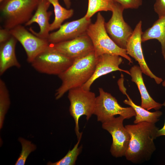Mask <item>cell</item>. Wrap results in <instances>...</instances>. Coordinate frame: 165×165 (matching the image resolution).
<instances>
[{
	"label": "cell",
	"mask_w": 165,
	"mask_h": 165,
	"mask_svg": "<svg viewBox=\"0 0 165 165\" xmlns=\"http://www.w3.org/2000/svg\"><path fill=\"white\" fill-rule=\"evenodd\" d=\"M124 93V94L127 96L128 99L124 100L123 103L132 107L136 113L135 119L134 121V124L142 122L155 124L159 121L160 118L162 115V112L156 110L153 112H150L141 106L135 104L127 94L126 92Z\"/></svg>",
	"instance_id": "19"
},
{
	"label": "cell",
	"mask_w": 165,
	"mask_h": 165,
	"mask_svg": "<svg viewBox=\"0 0 165 165\" xmlns=\"http://www.w3.org/2000/svg\"><path fill=\"white\" fill-rule=\"evenodd\" d=\"M125 119L119 116L102 123V128L112 135V142L110 152L113 156L116 158L125 156L130 140V134L123 125Z\"/></svg>",
	"instance_id": "9"
},
{
	"label": "cell",
	"mask_w": 165,
	"mask_h": 165,
	"mask_svg": "<svg viewBox=\"0 0 165 165\" xmlns=\"http://www.w3.org/2000/svg\"><path fill=\"white\" fill-rule=\"evenodd\" d=\"M105 18L101 14H97L94 23H91L86 31L90 39L96 57L104 54L118 55L127 59L129 63L133 61L127 54L126 49L119 47L110 37L105 29Z\"/></svg>",
	"instance_id": "3"
},
{
	"label": "cell",
	"mask_w": 165,
	"mask_h": 165,
	"mask_svg": "<svg viewBox=\"0 0 165 165\" xmlns=\"http://www.w3.org/2000/svg\"><path fill=\"white\" fill-rule=\"evenodd\" d=\"M39 0H4L0 11L3 28L10 30L24 24L33 15Z\"/></svg>",
	"instance_id": "4"
},
{
	"label": "cell",
	"mask_w": 165,
	"mask_h": 165,
	"mask_svg": "<svg viewBox=\"0 0 165 165\" xmlns=\"http://www.w3.org/2000/svg\"><path fill=\"white\" fill-rule=\"evenodd\" d=\"M124 9L121 5L114 2L112 16L107 22H105V27L113 41L120 47L126 49L127 40L133 31L123 19Z\"/></svg>",
	"instance_id": "8"
},
{
	"label": "cell",
	"mask_w": 165,
	"mask_h": 165,
	"mask_svg": "<svg viewBox=\"0 0 165 165\" xmlns=\"http://www.w3.org/2000/svg\"><path fill=\"white\" fill-rule=\"evenodd\" d=\"M117 2L125 9H137L141 6L142 0H113Z\"/></svg>",
	"instance_id": "25"
},
{
	"label": "cell",
	"mask_w": 165,
	"mask_h": 165,
	"mask_svg": "<svg viewBox=\"0 0 165 165\" xmlns=\"http://www.w3.org/2000/svg\"><path fill=\"white\" fill-rule=\"evenodd\" d=\"M97 57L94 73L90 79L82 86L84 89L90 90L91 86L96 79L114 71L123 72L130 75V72L122 69L119 67L123 61L121 57L104 54Z\"/></svg>",
	"instance_id": "14"
},
{
	"label": "cell",
	"mask_w": 165,
	"mask_h": 165,
	"mask_svg": "<svg viewBox=\"0 0 165 165\" xmlns=\"http://www.w3.org/2000/svg\"><path fill=\"white\" fill-rule=\"evenodd\" d=\"M53 7L54 19L50 24V31L58 29L66 20L71 17L74 13L72 9H66L59 3V0H46Z\"/></svg>",
	"instance_id": "20"
},
{
	"label": "cell",
	"mask_w": 165,
	"mask_h": 165,
	"mask_svg": "<svg viewBox=\"0 0 165 165\" xmlns=\"http://www.w3.org/2000/svg\"><path fill=\"white\" fill-rule=\"evenodd\" d=\"M51 44L58 52L73 60L94 51L92 42L86 33L72 39Z\"/></svg>",
	"instance_id": "12"
},
{
	"label": "cell",
	"mask_w": 165,
	"mask_h": 165,
	"mask_svg": "<svg viewBox=\"0 0 165 165\" xmlns=\"http://www.w3.org/2000/svg\"><path fill=\"white\" fill-rule=\"evenodd\" d=\"M152 39H157L160 42L162 53L165 60V15L159 18L151 27L143 32L142 42Z\"/></svg>",
	"instance_id": "18"
},
{
	"label": "cell",
	"mask_w": 165,
	"mask_h": 165,
	"mask_svg": "<svg viewBox=\"0 0 165 165\" xmlns=\"http://www.w3.org/2000/svg\"><path fill=\"white\" fill-rule=\"evenodd\" d=\"M130 140L125 156L135 164L148 161L156 149L154 141L158 137L159 128L155 124L142 122L125 126Z\"/></svg>",
	"instance_id": "1"
},
{
	"label": "cell",
	"mask_w": 165,
	"mask_h": 165,
	"mask_svg": "<svg viewBox=\"0 0 165 165\" xmlns=\"http://www.w3.org/2000/svg\"><path fill=\"white\" fill-rule=\"evenodd\" d=\"M154 9L159 18L165 15V0H156L154 5Z\"/></svg>",
	"instance_id": "26"
},
{
	"label": "cell",
	"mask_w": 165,
	"mask_h": 165,
	"mask_svg": "<svg viewBox=\"0 0 165 165\" xmlns=\"http://www.w3.org/2000/svg\"><path fill=\"white\" fill-rule=\"evenodd\" d=\"M91 19L84 16L78 20L62 24L58 29L50 33L47 40L50 44H55L72 39L86 33L91 23Z\"/></svg>",
	"instance_id": "13"
},
{
	"label": "cell",
	"mask_w": 165,
	"mask_h": 165,
	"mask_svg": "<svg viewBox=\"0 0 165 165\" xmlns=\"http://www.w3.org/2000/svg\"><path fill=\"white\" fill-rule=\"evenodd\" d=\"M10 105L9 90L4 81L0 79V128L3 126L5 117Z\"/></svg>",
	"instance_id": "22"
},
{
	"label": "cell",
	"mask_w": 165,
	"mask_h": 165,
	"mask_svg": "<svg viewBox=\"0 0 165 165\" xmlns=\"http://www.w3.org/2000/svg\"><path fill=\"white\" fill-rule=\"evenodd\" d=\"M22 146L21 153L18 158L15 165H24L25 164L27 157L36 148L35 145L31 142L20 137L18 139Z\"/></svg>",
	"instance_id": "24"
},
{
	"label": "cell",
	"mask_w": 165,
	"mask_h": 165,
	"mask_svg": "<svg viewBox=\"0 0 165 165\" xmlns=\"http://www.w3.org/2000/svg\"><path fill=\"white\" fill-rule=\"evenodd\" d=\"M99 95L96 97L94 114L98 121L102 123L106 122L117 115L130 119L136 115L134 109L122 107L116 99L110 94L105 92L102 88H99Z\"/></svg>",
	"instance_id": "7"
},
{
	"label": "cell",
	"mask_w": 165,
	"mask_h": 165,
	"mask_svg": "<svg viewBox=\"0 0 165 165\" xmlns=\"http://www.w3.org/2000/svg\"><path fill=\"white\" fill-rule=\"evenodd\" d=\"M142 21L137 24L133 33L127 42L126 50L127 54L137 61L142 72L151 78L154 79L156 83L160 84L163 79L155 75L151 72L145 61L141 47Z\"/></svg>",
	"instance_id": "11"
},
{
	"label": "cell",
	"mask_w": 165,
	"mask_h": 165,
	"mask_svg": "<svg viewBox=\"0 0 165 165\" xmlns=\"http://www.w3.org/2000/svg\"><path fill=\"white\" fill-rule=\"evenodd\" d=\"M12 35L23 47L27 56V61L31 63L35 58L50 44L47 39L42 38L20 25L10 30Z\"/></svg>",
	"instance_id": "10"
},
{
	"label": "cell",
	"mask_w": 165,
	"mask_h": 165,
	"mask_svg": "<svg viewBox=\"0 0 165 165\" xmlns=\"http://www.w3.org/2000/svg\"><path fill=\"white\" fill-rule=\"evenodd\" d=\"M12 36L10 30L3 28H0V43L7 41Z\"/></svg>",
	"instance_id": "27"
},
{
	"label": "cell",
	"mask_w": 165,
	"mask_h": 165,
	"mask_svg": "<svg viewBox=\"0 0 165 165\" xmlns=\"http://www.w3.org/2000/svg\"><path fill=\"white\" fill-rule=\"evenodd\" d=\"M74 60L58 52L50 44L31 64L40 73L58 76L71 65Z\"/></svg>",
	"instance_id": "6"
},
{
	"label": "cell",
	"mask_w": 165,
	"mask_h": 165,
	"mask_svg": "<svg viewBox=\"0 0 165 165\" xmlns=\"http://www.w3.org/2000/svg\"><path fill=\"white\" fill-rule=\"evenodd\" d=\"M97 58L94 51L75 59L67 70L58 75L62 83L55 91V99H60L70 90L82 87L86 82L94 73Z\"/></svg>",
	"instance_id": "2"
},
{
	"label": "cell",
	"mask_w": 165,
	"mask_h": 165,
	"mask_svg": "<svg viewBox=\"0 0 165 165\" xmlns=\"http://www.w3.org/2000/svg\"><path fill=\"white\" fill-rule=\"evenodd\" d=\"M96 97L94 93L85 90L82 87L74 88L68 91L69 112L75 121V130L78 140L82 133L79 131V119L82 116L85 115L88 120L94 114Z\"/></svg>",
	"instance_id": "5"
},
{
	"label": "cell",
	"mask_w": 165,
	"mask_h": 165,
	"mask_svg": "<svg viewBox=\"0 0 165 165\" xmlns=\"http://www.w3.org/2000/svg\"><path fill=\"white\" fill-rule=\"evenodd\" d=\"M162 85L163 87H165V79L162 82Z\"/></svg>",
	"instance_id": "30"
},
{
	"label": "cell",
	"mask_w": 165,
	"mask_h": 165,
	"mask_svg": "<svg viewBox=\"0 0 165 165\" xmlns=\"http://www.w3.org/2000/svg\"><path fill=\"white\" fill-rule=\"evenodd\" d=\"M3 0H0V2H2Z\"/></svg>",
	"instance_id": "31"
},
{
	"label": "cell",
	"mask_w": 165,
	"mask_h": 165,
	"mask_svg": "<svg viewBox=\"0 0 165 165\" xmlns=\"http://www.w3.org/2000/svg\"><path fill=\"white\" fill-rule=\"evenodd\" d=\"M114 2L113 0H88L87 10L85 16L90 19L98 12L112 11Z\"/></svg>",
	"instance_id": "21"
},
{
	"label": "cell",
	"mask_w": 165,
	"mask_h": 165,
	"mask_svg": "<svg viewBox=\"0 0 165 165\" xmlns=\"http://www.w3.org/2000/svg\"><path fill=\"white\" fill-rule=\"evenodd\" d=\"M81 134L78 142L72 150H69L66 155L59 160L54 163L49 162L48 165H74L75 164L77 157L81 152L82 147L78 146L82 138Z\"/></svg>",
	"instance_id": "23"
},
{
	"label": "cell",
	"mask_w": 165,
	"mask_h": 165,
	"mask_svg": "<svg viewBox=\"0 0 165 165\" xmlns=\"http://www.w3.org/2000/svg\"><path fill=\"white\" fill-rule=\"evenodd\" d=\"M129 72L131 80L136 84L141 94V106L147 110L153 109L156 111L160 109L163 104L156 102L150 96L144 83L140 67L134 65L130 68Z\"/></svg>",
	"instance_id": "16"
},
{
	"label": "cell",
	"mask_w": 165,
	"mask_h": 165,
	"mask_svg": "<svg viewBox=\"0 0 165 165\" xmlns=\"http://www.w3.org/2000/svg\"><path fill=\"white\" fill-rule=\"evenodd\" d=\"M163 105L165 107V101L163 104ZM163 135H165V120L164 124L163 127L161 129L159 130L157 132L158 137Z\"/></svg>",
	"instance_id": "28"
},
{
	"label": "cell",
	"mask_w": 165,
	"mask_h": 165,
	"mask_svg": "<svg viewBox=\"0 0 165 165\" xmlns=\"http://www.w3.org/2000/svg\"><path fill=\"white\" fill-rule=\"evenodd\" d=\"M17 40L12 36L7 41L0 43V75H2L12 67L20 68L21 65L18 61L15 53Z\"/></svg>",
	"instance_id": "17"
},
{
	"label": "cell",
	"mask_w": 165,
	"mask_h": 165,
	"mask_svg": "<svg viewBox=\"0 0 165 165\" xmlns=\"http://www.w3.org/2000/svg\"><path fill=\"white\" fill-rule=\"evenodd\" d=\"M63 1L67 9H70L71 5V0H63Z\"/></svg>",
	"instance_id": "29"
},
{
	"label": "cell",
	"mask_w": 165,
	"mask_h": 165,
	"mask_svg": "<svg viewBox=\"0 0 165 165\" xmlns=\"http://www.w3.org/2000/svg\"><path fill=\"white\" fill-rule=\"evenodd\" d=\"M51 4L46 0H39L35 12L29 20L24 25L29 26L33 23H37L40 28L39 31L36 32L31 28L30 31L39 38L47 39L50 31L49 20L52 14L51 11H48Z\"/></svg>",
	"instance_id": "15"
}]
</instances>
